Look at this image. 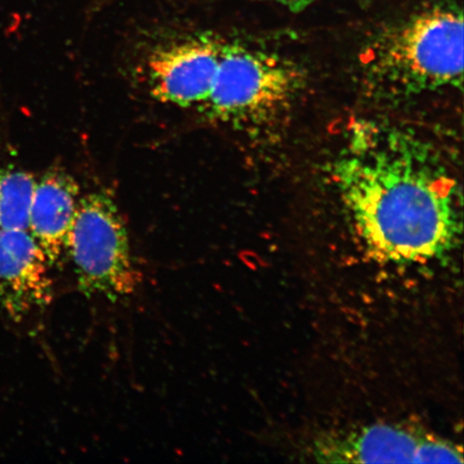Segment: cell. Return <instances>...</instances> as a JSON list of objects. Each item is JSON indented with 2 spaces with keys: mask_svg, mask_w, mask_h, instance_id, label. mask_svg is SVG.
<instances>
[{
  "mask_svg": "<svg viewBox=\"0 0 464 464\" xmlns=\"http://www.w3.org/2000/svg\"><path fill=\"white\" fill-rule=\"evenodd\" d=\"M334 181L353 227L377 259L423 263L459 241V183L417 139L402 132L359 136L336 162Z\"/></svg>",
  "mask_w": 464,
  "mask_h": 464,
  "instance_id": "cell-1",
  "label": "cell"
},
{
  "mask_svg": "<svg viewBox=\"0 0 464 464\" xmlns=\"http://www.w3.org/2000/svg\"><path fill=\"white\" fill-rule=\"evenodd\" d=\"M365 72L376 89L396 96L461 87L462 11L438 5L386 33L368 52Z\"/></svg>",
  "mask_w": 464,
  "mask_h": 464,
  "instance_id": "cell-2",
  "label": "cell"
},
{
  "mask_svg": "<svg viewBox=\"0 0 464 464\" xmlns=\"http://www.w3.org/2000/svg\"><path fill=\"white\" fill-rule=\"evenodd\" d=\"M304 75L292 61L237 43H224L207 112L234 126L261 125L299 95Z\"/></svg>",
  "mask_w": 464,
  "mask_h": 464,
  "instance_id": "cell-3",
  "label": "cell"
},
{
  "mask_svg": "<svg viewBox=\"0 0 464 464\" xmlns=\"http://www.w3.org/2000/svg\"><path fill=\"white\" fill-rule=\"evenodd\" d=\"M67 252L81 293L111 301L129 297L140 282L126 225L115 201L102 191L80 197Z\"/></svg>",
  "mask_w": 464,
  "mask_h": 464,
  "instance_id": "cell-4",
  "label": "cell"
},
{
  "mask_svg": "<svg viewBox=\"0 0 464 464\" xmlns=\"http://www.w3.org/2000/svg\"><path fill=\"white\" fill-rule=\"evenodd\" d=\"M224 43L216 34L197 33L154 49L147 63L150 95L179 107L206 103Z\"/></svg>",
  "mask_w": 464,
  "mask_h": 464,
  "instance_id": "cell-5",
  "label": "cell"
},
{
  "mask_svg": "<svg viewBox=\"0 0 464 464\" xmlns=\"http://www.w3.org/2000/svg\"><path fill=\"white\" fill-rule=\"evenodd\" d=\"M315 455L327 462L462 463L459 449L398 426L374 425L319 442Z\"/></svg>",
  "mask_w": 464,
  "mask_h": 464,
  "instance_id": "cell-6",
  "label": "cell"
},
{
  "mask_svg": "<svg viewBox=\"0 0 464 464\" xmlns=\"http://www.w3.org/2000/svg\"><path fill=\"white\" fill-rule=\"evenodd\" d=\"M48 259L28 230H0V307L20 323L53 299Z\"/></svg>",
  "mask_w": 464,
  "mask_h": 464,
  "instance_id": "cell-7",
  "label": "cell"
},
{
  "mask_svg": "<svg viewBox=\"0 0 464 464\" xmlns=\"http://www.w3.org/2000/svg\"><path fill=\"white\" fill-rule=\"evenodd\" d=\"M80 197L77 181L65 171L51 170L37 182L28 231L42 247L51 268L67 252Z\"/></svg>",
  "mask_w": 464,
  "mask_h": 464,
  "instance_id": "cell-8",
  "label": "cell"
},
{
  "mask_svg": "<svg viewBox=\"0 0 464 464\" xmlns=\"http://www.w3.org/2000/svg\"><path fill=\"white\" fill-rule=\"evenodd\" d=\"M36 185L33 174L0 166V230H28Z\"/></svg>",
  "mask_w": 464,
  "mask_h": 464,
  "instance_id": "cell-9",
  "label": "cell"
},
{
  "mask_svg": "<svg viewBox=\"0 0 464 464\" xmlns=\"http://www.w3.org/2000/svg\"><path fill=\"white\" fill-rule=\"evenodd\" d=\"M278 3L290 5L293 8H301L304 5L310 4L312 0H276Z\"/></svg>",
  "mask_w": 464,
  "mask_h": 464,
  "instance_id": "cell-10",
  "label": "cell"
}]
</instances>
